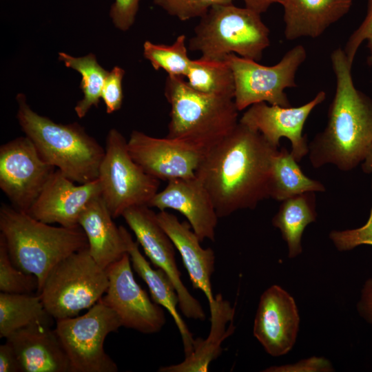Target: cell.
Here are the masks:
<instances>
[{
  "label": "cell",
  "instance_id": "5b68a950",
  "mask_svg": "<svg viewBox=\"0 0 372 372\" xmlns=\"http://www.w3.org/2000/svg\"><path fill=\"white\" fill-rule=\"evenodd\" d=\"M164 94L171 106L167 137L205 154L236 126L238 110L233 98L192 89L183 77L167 75Z\"/></svg>",
  "mask_w": 372,
  "mask_h": 372
},
{
  "label": "cell",
  "instance_id": "cb8c5ba5",
  "mask_svg": "<svg viewBox=\"0 0 372 372\" xmlns=\"http://www.w3.org/2000/svg\"><path fill=\"white\" fill-rule=\"evenodd\" d=\"M215 309L211 313V329L207 339L194 340L193 352L180 363L163 366L160 372H206L210 363L220 354L221 343L234 331L233 322L226 330L229 321L234 320L235 309L223 299L222 295L216 296Z\"/></svg>",
  "mask_w": 372,
  "mask_h": 372
},
{
  "label": "cell",
  "instance_id": "d590c367",
  "mask_svg": "<svg viewBox=\"0 0 372 372\" xmlns=\"http://www.w3.org/2000/svg\"><path fill=\"white\" fill-rule=\"evenodd\" d=\"M372 34V0H367V11L360 26L351 34L343 49L351 65H353L358 50L364 41Z\"/></svg>",
  "mask_w": 372,
  "mask_h": 372
},
{
  "label": "cell",
  "instance_id": "7c38bea8",
  "mask_svg": "<svg viewBox=\"0 0 372 372\" xmlns=\"http://www.w3.org/2000/svg\"><path fill=\"white\" fill-rule=\"evenodd\" d=\"M106 272L108 287L100 300L116 313L122 327L145 334L159 332L166 322L164 311L136 281L128 253Z\"/></svg>",
  "mask_w": 372,
  "mask_h": 372
},
{
  "label": "cell",
  "instance_id": "e0dca14e",
  "mask_svg": "<svg viewBox=\"0 0 372 372\" xmlns=\"http://www.w3.org/2000/svg\"><path fill=\"white\" fill-rule=\"evenodd\" d=\"M99 196H101V190L98 178L76 185L56 169L28 214L48 224L79 227L81 214L90 202Z\"/></svg>",
  "mask_w": 372,
  "mask_h": 372
},
{
  "label": "cell",
  "instance_id": "8992f818",
  "mask_svg": "<svg viewBox=\"0 0 372 372\" xmlns=\"http://www.w3.org/2000/svg\"><path fill=\"white\" fill-rule=\"evenodd\" d=\"M270 31L260 14L247 7L217 5L200 18L188 50L201 56L224 59L229 54L258 61L270 45Z\"/></svg>",
  "mask_w": 372,
  "mask_h": 372
},
{
  "label": "cell",
  "instance_id": "8d00e7d4",
  "mask_svg": "<svg viewBox=\"0 0 372 372\" xmlns=\"http://www.w3.org/2000/svg\"><path fill=\"white\" fill-rule=\"evenodd\" d=\"M333 368L330 362L323 358L312 357L302 360L293 364L271 366L264 371L268 372H304V371H331Z\"/></svg>",
  "mask_w": 372,
  "mask_h": 372
},
{
  "label": "cell",
  "instance_id": "2e32d148",
  "mask_svg": "<svg viewBox=\"0 0 372 372\" xmlns=\"http://www.w3.org/2000/svg\"><path fill=\"white\" fill-rule=\"evenodd\" d=\"M299 322L292 296L281 287L272 285L260 296L253 333L267 353L283 355L296 342Z\"/></svg>",
  "mask_w": 372,
  "mask_h": 372
},
{
  "label": "cell",
  "instance_id": "5bb4252c",
  "mask_svg": "<svg viewBox=\"0 0 372 372\" xmlns=\"http://www.w3.org/2000/svg\"><path fill=\"white\" fill-rule=\"evenodd\" d=\"M127 148L133 160L147 174L167 182L195 177L205 156L180 141L156 138L138 130L131 133Z\"/></svg>",
  "mask_w": 372,
  "mask_h": 372
},
{
  "label": "cell",
  "instance_id": "83f0119b",
  "mask_svg": "<svg viewBox=\"0 0 372 372\" xmlns=\"http://www.w3.org/2000/svg\"><path fill=\"white\" fill-rule=\"evenodd\" d=\"M185 79L188 85L197 92L234 99V79L226 59L200 56L192 60Z\"/></svg>",
  "mask_w": 372,
  "mask_h": 372
},
{
  "label": "cell",
  "instance_id": "1f68e13d",
  "mask_svg": "<svg viewBox=\"0 0 372 372\" xmlns=\"http://www.w3.org/2000/svg\"><path fill=\"white\" fill-rule=\"evenodd\" d=\"M234 0H153L155 5L180 21L201 18L211 8L231 4Z\"/></svg>",
  "mask_w": 372,
  "mask_h": 372
},
{
  "label": "cell",
  "instance_id": "60d3db41",
  "mask_svg": "<svg viewBox=\"0 0 372 372\" xmlns=\"http://www.w3.org/2000/svg\"><path fill=\"white\" fill-rule=\"evenodd\" d=\"M362 169L366 174H372V144L367 152L365 158L362 163Z\"/></svg>",
  "mask_w": 372,
  "mask_h": 372
},
{
  "label": "cell",
  "instance_id": "4316f807",
  "mask_svg": "<svg viewBox=\"0 0 372 372\" xmlns=\"http://www.w3.org/2000/svg\"><path fill=\"white\" fill-rule=\"evenodd\" d=\"M320 182L307 177L285 147L274 155L271 165L269 198L282 201L306 192H325Z\"/></svg>",
  "mask_w": 372,
  "mask_h": 372
},
{
  "label": "cell",
  "instance_id": "4fadbf2b",
  "mask_svg": "<svg viewBox=\"0 0 372 372\" xmlns=\"http://www.w3.org/2000/svg\"><path fill=\"white\" fill-rule=\"evenodd\" d=\"M122 217L150 261L172 280L178 293V307L183 314L187 318L205 320L206 316L203 307L182 282L175 258V247L158 223L156 214L149 206L142 205L127 209Z\"/></svg>",
  "mask_w": 372,
  "mask_h": 372
},
{
  "label": "cell",
  "instance_id": "f35d334b",
  "mask_svg": "<svg viewBox=\"0 0 372 372\" xmlns=\"http://www.w3.org/2000/svg\"><path fill=\"white\" fill-rule=\"evenodd\" d=\"M358 309L360 313L372 323V278L366 281L363 287Z\"/></svg>",
  "mask_w": 372,
  "mask_h": 372
},
{
  "label": "cell",
  "instance_id": "9a60e30c",
  "mask_svg": "<svg viewBox=\"0 0 372 372\" xmlns=\"http://www.w3.org/2000/svg\"><path fill=\"white\" fill-rule=\"evenodd\" d=\"M325 99V92L320 91L311 101L299 107L255 103L247 108L239 122L260 132L276 148L281 138H288L291 153L299 162L309 153L307 136L302 134L304 123L312 110Z\"/></svg>",
  "mask_w": 372,
  "mask_h": 372
},
{
  "label": "cell",
  "instance_id": "74e56055",
  "mask_svg": "<svg viewBox=\"0 0 372 372\" xmlns=\"http://www.w3.org/2000/svg\"><path fill=\"white\" fill-rule=\"evenodd\" d=\"M0 372H22L17 355L8 341L0 345Z\"/></svg>",
  "mask_w": 372,
  "mask_h": 372
},
{
  "label": "cell",
  "instance_id": "d6a6232c",
  "mask_svg": "<svg viewBox=\"0 0 372 372\" xmlns=\"http://www.w3.org/2000/svg\"><path fill=\"white\" fill-rule=\"evenodd\" d=\"M329 238L340 251L351 250L361 245H372V206L368 220L363 226L353 229L332 231Z\"/></svg>",
  "mask_w": 372,
  "mask_h": 372
},
{
  "label": "cell",
  "instance_id": "277c9868",
  "mask_svg": "<svg viewBox=\"0 0 372 372\" xmlns=\"http://www.w3.org/2000/svg\"><path fill=\"white\" fill-rule=\"evenodd\" d=\"M17 120L42 158L79 184L98 178L103 148L77 123H56L35 112L19 94Z\"/></svg>",
  "mask_w": 372,
  "mask_h": 372
},
{
  "label": "cell",
  "instance_id": "d6986e66",
  "mask_svg": "<svg viewBox=\"0 0 372 372\" xmlns=\"http://www.w3.org/2000/svg\"><path fill=\"white\" fill-rule=\"evenodd\" d=\"M156 216L158 223L180 253L193 287L204 293L210 312L214 311L216 298L211 285L215 264L214 251L211 248L201 247V241L189 223L180 222L175 215L166 210L160 211Z\"/></svg>",
  "mask_w": 372,
  "mask_h": 372
},
{
  "label": "cell",
  "instance_id": "b9f144b4",
  "mask_svg": "<svg viewBox=\"0 0 372 372\" xmlns=\"http://www.w3.org/2000/svg\"><path fill=\"white\" fill-rule=\"evenodd\" d=\"M366 41L368 43V48L370 52V54L368 56L367 61L369 65H372V34L368 37Z\"/></svg>",
  "mask_w": 372,
  "mask_h": 372
},
{
  "label": "cell",
  "instance_id": "30bf717a",
  "mask_svg": "<svg viewBox=\"0 0 372 372\" xmlns=\"http://www.w3.org/2000/svg\"><path fill=\"white\" fill-rule=\"evenodd\" d=\"M306 57V50L302 45L289 50L272 66L262 65L256 61L235 54H228L225 59L233 72L234 100L238 110L242 111L261 102L291 107L285 90L297 86L296 74Z\"/></svg>",
  "mask_w": 372,
  "mask_h": 372
},
{
  "label": "cell",
  "instance_id": "ba28073f",
  "mask_svg": "<svg viewBox=\"0 0 372 372\" xmlns=\"http://www.w3.org/2000/svg\"><path fill=\"white\" fill-rule=\"evenodd\" d=\"M101 197L114 218L127 209L147 205L158 192L160 180L147 174L132 158L127 141L116 129L107 135L99 169Z\"/></svg>",
  "mask_w": 372,
  "mask_h": 372
},
{
  "label": "cell",
  "instance_id": "7402d4cb",
  "mask_svg": "<svg viewBox=\"0 0 372 372\" xmlns=\"http://www.w3.org/2000/svg\"><path fill=\"white\" fill-rule=\"evenodd\" d=\"M353 0H284L285 37L317 38L343 17Z\"/></svg>",
  "mask_w": 372,
  "mask_h": 372
},
{
  "label": "cell",
  "instance_id": "8fae6325",
  "mask_svg": "<svg viewBox=\"0 0 372 372\" xmlns=\"http://www.w3.org/2000/svg\"><path fill=\"white\" fill-rule=\"evenodd\" d=\"M55 170L25 135L0 147V188L20 211L28 213Z\"/></svg>",
  "mask_w": 372,
  "mask_h": 372
},
{
  "label": "cell",
  "instance_id": "603a6c76",
  "mask_svg": "<svg viewBox=\"0 0 372 372\" xmlns=\"http://www.w3.org/2000/svg\"><path fill=\"white\" fill-rule=\"evenodd\" d=\"M127 253L134 270L147 284L152 300L166 309L173 318L180 334L185 357L194 350V339L177 311L179 303L177 291L168 275L161 269H154L141 254L139 243L134 241L125 229Z\"/></svg>",
  "mask_w": 372,
  "mask_h": 372
},
{
  "label": "cell",
  "instance_id": "d4e9b609",
  "mask_svg": "<svg viewBox=\"0 0 372 372\" xmlns=\"http://www.w3.org/2000/svg\"><path fill=\"white\" fill-rule=\"evenodd\" d=\"M280 205L272 219L273 225L279 229L293 258L302 251L301 239L306 227L316 220L315 192H306L287 198Z\"/></svg>",
  "mask_w": 372,
  "mask_h": 372
},
{
  "label": "cell",
  "instance_id": "ab89813d",
  "mask_svg": "<svg viewBox=\"0 0 372 372\" xmlns=\"http://www.w3.org/2000/svg\"><path fill=\"white\" fill-rule=\"evenodd\" d=\"M245 7L251 9L260 14L265 12L269 7L275 3L282 5L284 0H242Z\"/></svg>",
  "mask_w": 372,
  "mask_h": 372
},
{
  "label": "cell",
  "instance_id": "484cf974",
  "mask_svg": "<svg viewBox=\"0 0 372 372\" xmlns=\"http://www.w3.org/2000/svg\"><path fill=\"white\" fill-rule=\"evenodd\" d=\"M53 320L39 295L0 293V338L35 323L51 327Z\"/></svg>",
  "mask_w": 372,
  "mask_h": 372
},
{
  "label": "cell",
  "instance_id": "3957f363",
  "mask_svg": "<svg viewBox=\"0 0 372 372\" xmlns=\"http://www.w3.org/2000/svg\"><path fill=\"white\" fill-rule=\"evenodd\" d=\"M0 231L14 265L37 278V293L55 265L88 247L80 226H52L5 203L0 207Z\"/></svg>",
  "mask_w": 372,
  "mask_h": 372
},
{
  "label": "cell",
  "instance_id": "f1b7e54d",
  "mask_svg": "<svg viewBox=\"0 0 372 372\" xmlns=\"http://www.w3.org/2000/svg\"><path fill=\"white\" fill-rule=\"evenodd\" d=\"M59 59L65 66L76 70L81 75L80 87L83 98L77 103L74 110L78 117L83 118L92 106H98L104 81L109 72L99 64L95 55L92 53L81 57H74L65 52H59Z\"/></svg>",
  "mask_w": 372,
  "mask_h": 372
},
{
  "label": "cell",
  "instance_id": "9c48e42d",
  "mask_svg": "<svg viewBox=\"0 0 372 372\" xmlns=\"http://www.w3.org/2000/svg\"><path fill=\"white\" fill-rule=\"evenodd\" d=\"M122 327L119 318L99 300L82 316L56 320L54 329L72 372H116L104 350L106 337Z\"/></svg>",
  "mask_w": 372,
  "mask_h": 372
},
{
  "label": "cell",
  "instance_id": "f546056e",
  "mask_svg": "<svg viewBox=\"0 0 372 372\" xmlns=\"http://www.w3.org/2000/svg\"><path fill=\"white\" fill-rule=\"evenodd\" d=\"M186 36L177 37L172 45L156 44L146 41L143 44V55L154 70H163L168 75L185 79L191 63L187 54Z\"/></svg>",
  "mask_w": 372,
  "mask_h": 372
},
{
  "label": "cell",
  "instance_id": "7a4b0ae2",
  "mask_svg": "<svg viewBox=\"0 0 372 372\" xmlns=\"http://www.w3.org/2000/svg\"><path fill=\"white\" fill-rule=\"evenodd\" d=\"M336 85L324 130L309 145L315 168L332 164L350 171L362 163L372 144V101L354 84L351 65L343 49L331 54Z\"/></svg>",
  "mask_w": 372,
  "mask_h": 372
},
{
  "label": "cell",
  "instance_id": "ac0fdd59",
  "mask_svg": "<svg viewBox=\"0 0 372 372\" xmlns=\"http://www.w3.org/2000/svg\"><path fill=\"white\" fill-rule=\"evenodd\" d=\"M148 206L160 211L169 209L180 212L201 242L205 239L215 240L219 217L210 194L196 176L168 181Z\"/></svg>",
  "mask_w": 372,
  "mask_h": 372
},
{
  "label": "cell",
  "instance_id": "e575fe53",
  "mask_svg": "<svg viewBox=\"0 0 372 372\" xmlns=\"http://www.w3.org/2000/svg\"><path fill=\"white\" fill-rule=\"evenodd\" d=\"M141 0H115L110 15L114 25L122 31L128 30L134 24Z\"/></svg>",
  "mask_w": 372,
  "mask_h": 372
},
{
  "label": "cell",
  "instance_id": "836d02e7",
  "mask_svg": "<svg viewBox=\"0 0 372 372\" xmlns=\"http://www.w3.org/2000/svg\"><path fill=\"white\" fill-rule=\"evenodd\" d=\"M125 75V70L115 66L110 71L105 79L101 92L106 112L113 113L118 110L123 103V94L122 90V80Z\"/></svg>",
  "mask_w": 372,
  "mask_h": 372
},
{
  "label": "cell",
  "instance_id": "6da1fadb",
  "mask_svg": "<svg viewBox=\"0 0 372 372\" xmlns=\"http://www.w3.org/2000/svg\"><path fill=\"white\" fill-rule=\"evenodd\" d=\"M278 151L260 132L238 121L205 154L196 176L219 218L254 209L269 198L272 160Z\"/></svg>",
  "mask_w": 372,
  "mask_h": 372
},
{
  "label": "cell",
  "instance_id": "44dd1931",
  "mask_svg": "<svg viewBox=\"0 0 372 372\" xmlns=\"http://www.w3.org/2000/svg\"><path fill=\"white\" fill-rule=\"evenodd\" d=\"M113 219L99 196L90 202L79 220L87 239L90 256L104 269L127 253L125 228L117 227Z\"/></svg>",
  "mask_w": 372,
  "mask_h": 372
},
{
  "label": "cell",
  "instance_id": "4dcf8cb0",
  "mask_svg": "<svg viewBox=\"0 0 372 372\" xmlns=\"http://www.w3.org/2000/svg\"><path fill=\"white\" fill-rule=\"evenodd\" d=\"M37 278L18 269L12 263L3 237L0 234V291L33 294L38 291Z\"/></svg>",
  "mask_w": 372,
  "mask_h": 372
},
{
  "label": "cell",
  "instance_id": "52a82bcc",
  "mask_svg": "<svg viewBox=\"0 0 372 372\" xmlns=\"http://www.w3.org/2000/svg\"><path fill=\"white\" fill-rule=\"evenodd\" d=\"M108 283L106 269L94 261L87 247L55 265L37 294L57 320L89 309L105 293Z\"/></svg>",
  "mask_w": 372,
  "mask_h": 372
},
{
  "label": "cell",
  "instance_id": "ffe728a7",
  "mask_svg": "<svg viewBox=\"0 0 372 372\" xmlns=\"http://www.w3.org/2000/svg\"><path fill=\"white\" fill-rule=\"evenodd\" d=\"M14 349L22 372H72L70 360L54 329L35 323L6 338Z\"/></svg>",
  "mask_w": 372,
  "mask_h": 372
}]
</instances>
